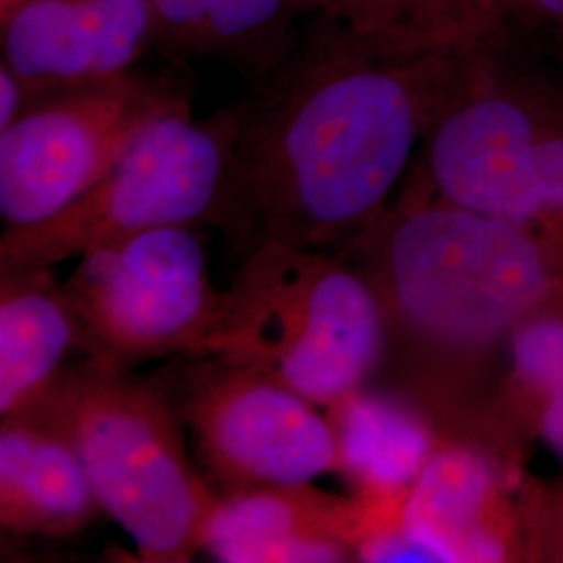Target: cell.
<instances>
[{
  "label": "cell",
  "instance_id": "1",
  "mask_svg": "<svg viewBox=\"0 0 563 563\" xmlns=\"http://www.w3.org/2000/svg\"><path fill=\"white\" fill-rule=\"evenodd\" d=\"M511 48V36L388 51L316 15L280 67L239 102L222 230L246 257L263 242L339 249L374 222L428 130Z\"/></svg>",
  "mask_w": 563,
  "mask_h": 563
},
{
  "label": "cell",
  "instance_id": "24",
  "mask_svg": "<svg viewBox=\"0 0 563 563\" xmlns=\"http://www.w3.org/2000/svg\"><path fill=\"white\" fill-rule=\"evenodd\" d=\"M13 2H18V0H0V11H4V9H9Z\"/></svg>",
  "mask_w": 563,
  "mask_h": 563
},
{
  "label": "cell",
  "instance_id": "10",
  "mask_svg": "<svg viewBox=\"0 0 563 563\" xmlns=\"http://www.w3.org/2000/svg\"><path fill=\"white\" fill-rule=\"evenodd\" d=\"M0 30L2 63L36 97L123 76L155 48L151 0H18Z\"/></svg>",
  "mask_w": 563,
  "mask_h": 563
},
{
  "label": "cell",
  "instance_id": "23",
  "mask_svg": "<svg viewBox=\"0 0 563 563\" xmlns=\"http://www.w3.org/2000/svg\"><path fill=\"white\" fill-rule=\"evenodd\" d=\"M484 7L497 15L499 20L509 23L511 27L516 25V9H514V0H483Z\"/></svg>",
  "mask_w": 563,
  "mask_h": 563
},
{
  "label": "cell",
  "instance_id": "17",
  "mask_svg": "<svg viewBox=\"0 0 563 563\" xmlns=\"http://www.w3.org/2000/svg\"><path fill=\"white\" fill-rule=\"evenodd\" d=\"M318 15L388 51H432L511 36L483 0H313Z\"/></svg>",
  "mask_w": 563,
  "mask_h": 563
},
{
  "label": "cell",
  "instance_id": "3",
  "mask_svg": "<svg viewBox=\"0 0 563 563\" xmlns=\"http://www.w3.org/2000/svg\"><path fill=\"white\" fill-rule=\"evenodd\" d=\"M78 453L102 511L146 563H186L202 551L218 495L192 467L180 416L155 378L80 357L25 416Z\"/></svg>",
  "mask_w": 563,
  "mask_h": 563
},
{
  "label": "cell",
  "instance_id": "6",
  "mask_svg": "<svg viewBox=\"0 0 563 563\" xmlns=\"http://www.w3.org/2000/svg\"><path fill=\"white\" fill-rule=\"evenodd\" d=\"M63 290L84 360L107 369L222 351L232 301L209 278L199 228H153L92 249Z\"/></svg>",
  "mask_w": 563,
  "mask_h": 563
},
{
  "label": "cell",
  "instance_id": "12",
  "mask_svg": "<svg viewBox=\"0 0 563 563\" xmlns=\"http://www.w3.org/2000/svg\"><path fill=\"white\" fill-rule=\"evenodd\" d=\"M499 472L478 446L439 443L399 504V522L432 563L505 562Z\"/></svg>",
  "mask_w": 563,
  "mask_h": 563
},
{
  "label": "cell",
  "instance_id": "15",
  "mask_svg": "<svg viewBox=\"0 0 563 563\" xmlns=\"http://www.w3.org/2000/svg\"><path fill=\"white\" fill-rule=\"evenodd\" d=\"M78 357L80 322L51 269L0 274V420L25 416Z\"/></svg>",
  "mask_w": 563,
  "mask_h": 563
},
{
  "label": "cell",
  "instance_id": "14",
  "mask_svg": "<svg viewBox=\"0 0 563 563\" xmlns=\"http://www.w3.org/2000/svg\"><path fill=\"white\" fill-rule=\"evenodd\" d=\"M102 511L78 453L32 418L0 420V526L18 537H69Z\"/></svg>",
  "mask_w": 563,
  "mask_h": 563
},
{
  "label": "cell",
  "instance_id": "13",
  "mask_svg": "<svg viewBox=\"0 0 563 563\" xmlns=\"http://www.w3.org/2000/svg\"><path fill=\"white\" fill-rule=\"evenodd\" d=\"M155 48L167 59L230 63L253 86L267 80L299 41L313 0H151Z\"/></svg>",
  "mask_w": 563,
  "mask_h": 563
},
{
  "label": "cell",
  "instance_id": "22",
  "mask_svg": "<svg viewBox=\"0 0 563 563\" xmlns=\"http://www.w3.org/2000/svg\"><path fill=\"white\" fill-rule=\"evenodd\" d=\"M541 437L544 444L563 460V388L543 397Z\"/></svg>",
  "mask_w": 563,
  "mask_h": 563
},
{
  "label": "cell",
  "instance_id": "7",
  "mask_svg": "<svg viewBox=\"0 0 563 563\" xmlns=\"http://www.w3.org/2000/svg\"><path fill=\"white\" fill-rule=\"evenodd\" d=\"M184 109H190V86L174 71L132 69L36 97L0 130L4 228L55 216L101 180L153 123Z\"/></svg>",
  "mask_w": 563,
  "mask_h": 563
},
{
  "label": "cell",
  "instance_id": "19",
  "mask_svg": "<svg viewBox=\"0 0 563 563\" xmlns=\"http://www.w3.org/2000/svg\"><path fill=\"white\" fill-rule=\"evenodd\" d=\"M532 163L543 205L539 225L563 234V92L543 80Z\"/></svg>",
  "mask_w": 563,
  "mask_h": 563
},
{
  "label": "cell",
  "instance_id": "5",
  "mask_svg": "<svg viewBox=\"0 0 563 563\" xmlns=\"http://www.w3.org/2000/svg\"><path fill=\"white\" fill-rule=\"evenodd\" d=\"M239 128V102L205 120L184 109L153 123L76 201L42 222L4 228L0 274L51 269L153 228H218Z\"/></svg>",
  "mask_w": 563,
  "mask_h": 563
},
{
  "label": "cell",
  "instance_id": "16",
  "mask_svg": "<svg viewBox=\"0 0 563 563\" xmlns=\"http://www.w3.org/2000/svg\"><path fill=\"white\" fill-rule=\"evenodd\" d=\"M339 474L365 504L401 501L439 446L434 423L401 395L365 384L325 407Z\"/></svg>",
  "mask_w": 563,
  "mask_h": 563
},
{
  "label": "cell",
  "instance_id": "9",
  "mask_svg": "<svg viewBox=\"0 0 563 563\" xmlns=\"http://www.w3.org/2000/svg\"><path fill=\"white\" fill-rule=\"evenodd\" d=\"M509 55L434 121L402 188L532 228L543 216L532 163L541 80Z\"/></svg>",
  "mask_w": 563,
  "mask_h": 563
},
{
  "label": "cell",
  "instance_id": "11",
  "mask_svg": "<svg viewBox=\"0 0 563 563\" xmlns=\"http://www.w3.org/2000/svg\"><path fill=\"white\" fill-rule=\"evenodd\" d=\"M363 528L360 499L311 483L253 486L218 495L202 551L223 563L357 562Z\"/></svg>",
  "mask_w": 563,
  "mask_h": 563
},
{
  "label": "cell",
  "instance_id": "2",
  "mask_svg": "<svg viewBox=\"0 0 563 563\" xmlns=\"http://www.w3.org/2000/svg\"><path fill=\"white\" fill-rule=\"evenodd\" d=\"M334 251L378 292L386 336L399 334L434 380L509 336L553 288L530 228L407 188Z\"/></svg>",
  "mask_w": 563,
  "mask_h": 563
},
{
  "label": "cell",
  "instance_id": "21",
  "mask_svg": "<svg viewBox=\"0 0 563 563\" xmlns=\"http://www.w3.org/2000/svg\"><path fill=\"white\" fill-rule=\"evenodd\" d=\"M36 101V92L0 60V130L9 128Z\"/></svg>",
  "mask_w": 563,
  "mask_h": 563
},
{
  "label": "cell",
  "instance_id": "8",
  "mask_svg": "<svg viewBox=\"0 0 563 563\" xmlns=\"http://www.w3.org/2000/svg\"><path fill=\"white\" fill-rule=\"evenodd\" d=\"M220 493L311 483L339 472L325 413L251 363L223 355L176 357L153 376Z\"/></svg>",
  "mask_w": 563,
  "mask_h": 563
},
{
  "label": "cell",
  "instance_id": "20",
  "mask_svg": "<svg viewBox=\"0 0 563 563\" xmlns=\"http://www.w3.org/2000/svg\"><path fill=\"white\" fill-rule=\"evenodd\" d=\"M516 25L532 32L563 60V0H514Z\"/></svg>",
  "mask_w": 563,
  "mask_h": 563
},
{
  "label": "cell",
  "instance_id": "4",
  "mask_svg": "<svg viewBox=\"0 0 563 563\" xmlns=\"http://www.w3.org/2000/svg\"><path fill=\"white\" fill-rule=\"evenodd\" d=\"M223 357L262 367L316 407L369 384L386 353L374 286L341 253L263 242L230 284Z\"/></svg>",
  "mask_w": 563,
  "mask_h": 563
},
{
  "label": "cell",
  "instance_id": "18",
  "mask_svg": "<svg viewBox=\"0 0 563 563\" xmlns=\"http://www.w3.org/2000/svg\"><path fill=\"white\" fill-rule=\"evenodd\" d=\"M511 367L520 383L547 397L563 388V318L532 313L511 332Z\"/></svg>",
  "mask_w": 563,
  "mask_h": 563
}]
</instances>
